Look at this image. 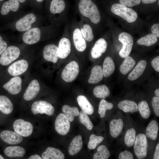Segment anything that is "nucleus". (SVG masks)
Wrapping results in <instances>:
<instances>
[{"label": "nucleus", "mask_w": 159, "mask_h": 159, "mask_svg": "<svg viewBox=\"0 0 159 159\" xmlns=\"http://www.w3.org/2000/svg\"><path fill=\"white\" fill-rule=\"evenodd\" d=\"M78 9L81 15L89 19L93 23L96 24L100 21L99 11L92 0H80L78 4Z\"/></svg>", "instance_id": "f257e3e1"}, {"label": "nucleus", "mask_w": 159, "mask_h": 159, "mask_svg": "<svg viewBox=\"0 0 159 159\" xmlns=\"http://www.w3.org/2000/svg\"><path fill=\"white\" fill-rule=\"evenodd\" d=\"M111 10L113 14L121 17L129 23L135 22L137 18L138 14L135 11L120 4H113Z\"/></svg>", "instance_id": "f03ea898"}, {"label": "nucleus", "mask_w": 159, "mask_h": 159, "mask_svg": "<svg viewBox=\"0 0 159 159\" xmlns=\"http://www.w3.org/2000/svg\"><path fill=\"white\" fill-rule=\"evenodd\" d=\"M148 143L146 135L143 133L138 135L134 144V150L138 159L145 158L147 155Z\"/></svg>", "instance_id": "7ed1b4c3"}, {"label": "nucleus", "mask_w": 159, "mask_h": 159, "mask_svg": "<svg viewBox=\"0 0 159 159\" xmlns=\"http://www.w3.org/2000/svg\"><path fill=\"white\" fill-rule=\"evenodd\" d=\"M118 39L123 45L119 54L120 57L125 58L129 56L131 52L133 44V39L129 34L122 32L119 34Z\"/></svg>", "instance_id": "20e7f679"}, {"label": "nucleus", "mask_w": 159, "mask_h": 159, "mask_svg": "<svg viewBox=\"0 0 159 159\" xmlns=\"http://www.w3.org/2000/svg\"><path fill=\"white\" fill-rule=\"evenodd\" d=\"M20 54V50L18 47L9 46L1 54L0 64L3 66L8 65L18 58Z\"/></svg>", "instance_id": "39448f33"}, {"label": "nucleus", "mask_w": 159, "mask_h": 159, "mask_svg": "<svg viewBox=\"0 0 159 159\" xmlns=\"http://www.w3.org/2000/svg\"><path fill=\"white\" fill-rule=\"evenodd\" d=\"M79 72V66L76 61H71L65 67L62 73V79L67 82L74 80Z\"/></svg>", "instance_id": "423d86ee"}, {"label": "nucleus", "mask_w": 159, "mask_h": 159, "mask_svg": "<svg viewBox=\"0 0 159 159\" xmlns=\"http://www.w3.org/2000/svg\"><path fill=\"white\" fill-rule=\"evenodd\" d=\"M13 127L15 132L22 137H27L32 133L33 127L30 122L19 119L14 122Z\"/></svg>", "instance_id": "0eeeda50"}, {"label": "nucleus", "mask_w": 159, "mask_h": 159, "mask_svg": "<svg viewBox=\"0 0 159 159\" xmlns=\"http://www.w3.org/2000/svg\"><path fill=\"white\" fill-rule=\"evenodd\" d=\"M31 111L33 114H45L52 115L54 112V109L49 102L43 100L37 101L34 102L31 106Z\"/></svg>", "instance_id": "6e6552de"}, {"label": "nucleus", "mask_w": 159, "mask_h": 159, "mask_svg": "<svg viewBox=\"0 0 159 159\" xmlns=\"http://www.w3.org/2000/svg\"><path fill=\"white\" fill-rule=\"evenodd\" d=\"M54 126L56 131L59 134L64 135L69 132L70 124L65 115L60 113L57 115L55 119Z\"/></svg>", "instance_id": "1a4fd4ad"}, {"label": "nucleus", "mask_w": 159, "mask_h": 159, "mask_svg": "<svg viewBox=\"0 0 159 159\" xmlns=\"http://www.w3.org/2000/svg\"><path fill=\"white\" fill-rule=\"evenodd\" d=\"M29 67V64L26 60L21 59L11 64L8 69V72L11 76H18L25 72Z\"/></svg>", "instance_id": "9d476101"}, {"label": "nucleus", "mask_w": 159, "mask_h": 159, "mask_svg": "<svg viewBox=\"0 0 159 159\" xmlns=\"http://www.w3.org/2000/svg\"><path fill=\"white\" fill-rule=\"evenodd\" d=\"M22 80L19 76H15L3 85V87L10 94L16 95L19 93L22 88Z\"/></svg>", "instance_id": "9b49d317"}, {"label": "nucleus", "mask_w": 159, "mask_h": 159, "mask_svg": "<svg viewBox=\"0 0 159 159\" xmlns=\"http://www.w3.org/2000/svg\"><path fill=\"white\" fill-rule=\"evenodd\" d=\"M36 17L33 13L28 14L18 20L16 23V27L20 32L27 31L30 29L32 24L36 20Z\"/></svg>", "instance_id": "f8f14e48"}, {"label": "nucleus", "mask_w": 159, "mask_h": 159, "mask_svg": "<svg viewBox=\"0 0 159 159\" xmlns=\"http://www.w3.org/2000/svg\"><path fill=\"white\" fill-rule=\"evenodd\" d=\"M0 136L4 142L10 145L18 144L23 140V137L21 135L15 131L9 130L2 131Z\"/></svg>", "instance_id": "ddd939ff"}, {"label": "nucleus", "mask_w": 159, "mask_h": 159, "mask_svg": "<svg viewBox=\"0 0 159 159\" xmlns=\"http://www.w3.org/2000/svg\"><path fill=\"white\" fill-rule=\"evenodd\" d=\"M40 90V85L36 79L32 80L29 84L23 95L24 99L26 101L33 99L37 95Z\"/></svg>", "instance_id": "4468645a"}, {"label": "nucleus", "mask_w": 159, "mask_h": 159, "mask_svg": "<svg viewBox=\"0 0 159 159\" xmlns=\"http://www.w3.org/2000/svg\"><path fill=\"white\" fill-rule=\"evenodd\" d=\"M44 58L47 61L55 63L59 57L58 47L54 44H49L46 46L43 52Z\"/></svg>", "instance_id": "2eb2a0df"}, {"label": "nucleus", "mask_w": 159, "mask_h": 159, "mask_svg": "<svg viewBox=\"0 0 159 159\" xmlns=\"http://www.w3.org/2000/svg\"><path fill=\"white\" fill-rule=\"evenodd\" d=\"M41 32L37 27L30 29L23 35L22 39L24 42L28 44H35L38 42L40 39Z\"/></svg>", "instance_id": "dca6fc26"}, {"label": "nucleus", "mask_w": 159, "mask_h": 159, "mask_svg": "<svg viewBox=\"0 0 159 159\" xmlns=\"http://www.w3.org/2000/svg\"><path fill=\"white\" fill-rule=\"evenodd\" d=\"M107 46V43L104 39L101 38L98 39L91 49V54L92 57L94 59L100 57L106 51Z\"/></svg>", "instance_id": "f3484780"}, {"label": "nucleus", "mask_w": 159, "mask_h": 159, "mask_svg": "<svg viewBox=\"0 0 159 159\" xmlns=\"http://www.w3.org/2000/svg\"><path fill=\"white\" fill-rule=\"evenodd\" d=\"M72 37L76 49L79 52H83L87 47L86 41L83 38L80 28H75L72 32Z\"/></svg>", "instance_id": "a211bd4d"}, {"label": "nucleus", "mask_w": 159, "mask_h": 159, "mask_svg": "<svg viewBox=\"0 0 159 159\" xmlns=\"http://www.w3.org/2000/svg\"><path fill=\"white\" fill-rule=\"evenodd\" d=\"M59 57L64 59L69 54L71 50V44L69 40L67 38L64 37L59 41L58 46Z\"/></svg>", "instance_id": "6ab92c4d"}, {"label": "nucleus", "mask_w": 159, "mask_h": 159, "mask_svg": "<svg viewBox=\"0 0 159 159\" xmlns=\"http://www.w3.org/2000/svg\"><path fill=\"white\" fill-rule=\"evenodd\" d=\"M147 65V62L145 60L140 61L128 76V79L131 81L135 80L138 78L143 73Z\"/></svg>", "instance_id": "aec40b11"}, {"label": "nucleus", "mask_w": 159, "mask_h": 159, "mask_svg": "<svg viewBox=\"0 0 159 159\" xmlns=\"http://www.w3.org/2000/svg\"><path fill=\"white\" fill-rule=\"evenodd\" d=\"M123 126V122L121 119L112 120L110 124V131L112 136L114 138L118 137L122 130Z\"/></svg>", "instance_id": "412c9836"}, {"label": "nucleus", "mask_w": 159, "mask_h": 159, "mask_svg": "<svg viewBox=\"0 0 159 159\" xmlns=\"http://www.w3.org/2000/svg\"><path fill=\"white\" fill-rule=\"evenodd\" d=\"M43 159H64V154L59 150L53 147H49L42 154Z\"/></svg>", "instance_id": "4be33fe9"}, {"label": "nucleus", "mask_w": 159, "mask_h": 159, "mask_svg": "<svg viewBox=\"0 0 159 159\" xmlns=\"http://www.w3.org/2000/svg\"><path fill=\"white\" fill-rule=\"evenodd\" d=\"M4 153L10 158L22 157L25 153V150L20 146H11L6 148L4 150Z\"/></svg>", "instance_id": "5701e85b"}, {"label": "nucleus", "mask_w": 159, "mask_h": 159, "mask_svg": "<svg viewBox=\"0 0 159 159\" xmlns=\"http://www.w3.org/2000/svg\"><path fill=\"white\" fill-rule=\"evenodd\" d=\"M78 103L81 109L87 115H92L94 112L93 106L84 96L80 95L77 98Z\"/></svg>", "instance_id": "b1692460"}, {"label": "nucleus", "mask_w": 159, "mask_h": 159, "mask_svg": "<svg viewBox=\"0 0 159 159\" xmlns=\"http://www.w3.org/2000/svg\"><path fill=\"white\" fill-rule=\"evenodd\" d=\"M103 77L101 66L96 65L92 69L88 82L90 84L97 83L101 81Z\"/></svg>", "instance_id": "393cba45"}, {"label": "nucleus", "mask_w": 159, "mask_h": 159, "mask_svg": "<svg viewBox=\"0 0 159 159\" xmlns=\"http://www.w3.org/2000/svg\"><path fill=\"white\" fill-rule=\"evenodd\" d=\"M118 107L120 109L126 113H133L138 110L136 103L129 100H124L120 101L118 104Z\"/></svg>", "instance_id": "a878e982"}, {"label": "nucleus", "mask_w": 159, "mask_h": 159, "mask_svg": "<svg viewBox=\"0 0 159 159\" xmlns=\"http://www.w3.org/2000/svg\"><path fill=\"white\" fill-rule=\"evenodd\" d=\"M82 147V136L78 135L72 140L68 148V153L71 155H76L81 149Z\"/></svg>", "instance_id": "bb28decb"}, {"label": "nucleus", "mask_w": 159, "mask_h": 159, "mask_svg": "<svg viewBox=\"0 0 159 159\" xmlns=\"http://www.w3.org/2000/svg\"><path fill=\"white\" fill-rule=\"evenodd\" d=\"M19 3L18 0H9L5 2L2 5L1 14L3 15L7 14L10 11L15 12L19 9Z\"/></svg>", "instance_id": "cd10ccee"}, {"label": "nucleus", "mask_w": 159, "mask_h": 159, "mask_svg": "<svg viewBox=\"0 0 159 159\" xmlns=\"http://www.w3.org/2000/svg\"><path fill=\"white\" fill-rule=\"evenodd\" d=\"M159 130L158 125L157 121L152 120L146 127V134L147 137L153 140L157 138Z\"/></svg>", "instance_id": "c85d7f7f"}, {"label": "nucleus", "mask_w": 159, "mask_h": 159, "mask_svg": "<svg viewBox=\"0 0 159 159\" xmlns=\"http://www.w3.org/2000/svg\"><path fill=\"white\" fill-rule=\"evenodd\" d=\"M13 110V104L6 96L0 95V111L5 114L11 113Z\"/></svg>", "instance_id": "c756f323"}, {"label": "nucleus", "mask_w": 159, "mask_h": 159, "mask_svg": "<svg viewBox=\"0 0 159 159\" xmlns=\"http://www.w3.org/2000/svg\"><path fill=\"white\" fill-rule=\"evenodd\" d=\"M115 65L111 57H107L105 59L102 68L103 75L104 77L110 76L115 69Z\"/></svg>", "instance_id": "7c9ffc66"}, {"label": "nucleus", "mask_w": 159, "mask_h": 159, "mask_svg": "<svg viewBox=\"0 0 159 159\" xmlns=\"http://www.w3.org/2000/svg\"><path fill=\"white\" fill-rule=\"evenodd\" d=\"M135 64V60L131 57L128 56L125 58L120 65V71L122 74L125 75L131 70Z\"/></svg>", "instance_id": "2f4dec72"}, {"label": "nucleus", "mask_w": 159, "mask_h": 159, "mask_svg": "<svg viewBox=\"0 0 159 159\" xmlns=\"http://www.w3.org/2000/svg\"><path fill=\"white\" fill-rule=\"evenodd\" d=\"M93 93L96 97L104 99L110 95V92L108 87L103 85L95 87L93 90Z\"/></svg>", "instance_id": "473e14b6"}, {"label": "nucleus", "mask_w": 159, "mask_h": 159, "mask_svg": "<svg viewBox=\"0 0 159 159\" xmlns=\"http://www.w3.org/2000/svg\"><path fill=\"white\" fill-rule=\"evenodd\" d=\"M65 8V4L64 0H52L51 2L50 11L52 14H60Z\"/></svg>", "instance_id": "72a5a7b5"}, {"label": "nucleus", "mask_w": 159, "mask_h": 159, "mask_svg": "<svg viewBox=\"0 0 159 159\" xmlns=\"http://www.w3.org/2000/svg\"><path fill=\"white\" fill-rule=\"evenodd\" d=\"M62 110L64 114L70 122L73 121L74 117L79 115V110L76 107H71L67 105H64L62 107Z\"/></svg>", "instance_id": "f704fd0d"}, {"label": "nucleus", "mask_w": 159, "mask_h": 159, "mask_svg": "<svg viewBox=\"0 0 159 159\" xmlns=\"http://www.w3.org/2000/svg\"><path fill=\"white\" fill-rule=\"evenodd\" d=\"M157 41L158 38L150 34L139 39L137 43L139 45L149 47L155 44Z\"/></svg>", "instance_id": "c9c22d12"}, {"label": "nucleus", "mask_w": 159, "mask_h": 159, "mask_svg": "<svg viewBox=\"0 0 159 159\" xmlns=\"http://www.w3.org/2000/svg\"><path fill=\"white\" fill-rule=\"evenodd\" d=\"M80 29L83 38L86 42H91L93 40L94 34L92 29L89 24H84Z\"/></svg>", "instance_id": "e433bc0d"}, {"label": "nucleus", "mask_w": 159, "mask_h": 159, "mask_svg": "<svg viewBox=\"0 0 159 159\" xmlns=\"http://www.w3.org/2000/svg\"><path fill=\"white\" fill-rule=\"evenodd\" d=\"M136 132L133 128H130L126 131L124 136V142L128 147L132 146L136 139Z\"/></svg>", "instance_id": "4c0bfd02"}, {"label": "nucleus", "mask_w": 159, "mask_h": 159, "mask_svg": "<svg viewBox=\"0 0 159 159\" xmlns=\"http://www.w3.org/2000/svg\"><path fill=\"white\" fill-rule=\"evenodd\" d=\"M110 153L107 147L102 145L97 149V152L94 155V159H107L110 156Z\"/></svg>", "instance_id": "58836bf2"}, {"label": "nucleus", "mask_w": 159, "mask_h": 159, "mask_svg": "<svg viewBox=\"0 0 159 159\" xmlns=\"http://www.w3.org/2000/svg\"><path fill=\"white\" fill-rule=\"evenodd\" d=\"M113 107L112 103L109 102L104 99H102L100 102L98 110L100 117L104 118L105 116L106 110L112 109Z\"/></svg>", "instance_id": "ea45409f"}, {"label": "nucleus", "mask_w": 159, "mask_h": 159, "mask_svg": "<svg viewBox=\"0 0 159 159\" xmlns=\"http://www.w3.org/2000/svg\"><path fill=\"white\" fill-rule=\"evenodd\" d=\"M138 107V110L142 117L145 119L148 118L150 115V110L147 102L145 100L141 101Z\"/></svg>", "instance_id": "a19ab883"}, {"label": "nucleus", "mask_w": 159, "mask_h": 159, "mask_svg": "<svg viewBox=\"0 0 159 159\" xmlns=\"http://www.w3.org/2000/svg\"><path fill=\"white\" fill-rule=\"evenodd\" d=\"M79 118L80 123L84 125L89 130H91L93 125L87 114L83 110L79 112Z\"/></svg>", "instance_id": "79ce46f5"}, {"label": "nucleus", "mask_w": 159, "mask_h": 159, "mask_svg": "<svg viewBox=\"0 0 159 159\" xmlns=\"http://www.w3.org/2000/svg\"><path fill=\"white\" fill-rule=\"evenodd\" d=\"M104 139L102 136L91 134L90 137L88 144V148L90 150L95 149L98 144L103 141Z\"/></svg>", "instance_id": "37998d69"}, {"label": "nucleus", "mask_w": 159, "mask_h": 159, "mask_svg": "<svg viewBox=\"0 0 159 159\" xmlns=\"http://www.w3.org/2000/svg\"><path fill=\"white\" fill-rule=\"evenodd\" d=\"M151 104L155 115L159 117V98L156 96L153 97L152 100Z\"/></svg>", "instance_id": "c03bdc74"}, {"label": "nucleus", "mask_w": 159, "mask_h": 159, "mask_svg": "<svg viewBox=\"0 0 159 159\" xmlns=\"http://www.w3.org/2000/svg\"><path fill=\"white\" fill-rule=\"evenodd\" d=\"M141 0H120V4L128 7H133L139 4Z\"/></svg>", "instance_id": "a18cd8bd"}, {"label": "nucleus", "mask_w": 159, "mask_h": 159, "mask_svg": "<svg viewBox=\"0 0 159 159\" xmlns=\"http://www.w3.org/2000/svg\"><path fill=\"white\" fill-rule=\"evenodd\" d=\"M119 159H133L134 155L130 151L124 150L119 154L118 156Z\"/></svg>", "instance_id": "49530a36"}, {"label": "nucleus", "mask_w": 159, "mask_h": 159, "mask_svg": "<svg viewBox=\"0 0 159 159\" xmlns=\"http://www.w3.org/2000/svg\"><path fill=\"white\" fill-rule=\"evenodd\" d=\"M151 64L153 69L157 72H159V56L154 58L151 62Z\"/></svg>", "instance_id": "de8ad7c7"}, {"label": "nucleus", "mask_w": 159, "mask_h": 159, "mask_svg": "<svg viewBox=\"0 0 159 159\" xmlns=\"http://www.w3.org/2000/svg\"><path fill=\"white\" fill-rule=\"evenodd\" d=\"M152 34L156 37H159V24H155L153 25L151 28Z\"/></svg>", "instance_id": "09e8293b"}, {"label": "nucleus", "mask_w": 159, "mask_h": 159, "mask_svg": "<svg viewBox=\"0 0 159 159\" xmlns=\"http://www.w3.org/2000/svg\"><path fill=\"white\" fill-rule=\"evenodd\" d=\"M7 47V43L3 40L2 37L0 36V55Z\"/></svg>", "instance_id": "8fccbe9b"}, {"label": "nucleus", "mask_w": 159, "mask_h": 159, "mask_svg": "<svg viewBox=\"0 0 159 159\" xmlns=\"http://www.w3.org/2000/svg\"><path fill=\"white\" fill-rule=\"evenodd\" d=\"M154 159H159V143H158L156 145L155 152L153 157Z\"/></svg>", "instance_id": "3c124183"}, {"label": "nucleus", "mask_w": 159, "mask_h": 159, "mask_svg": "<svg viewBox=\"0 0 159 159\" xmlns=\"http://www.w3.org/2000/svg\"><path fill=\"white\" fill-rule=\"evenodd\" d=\"M28 159H42V158L39 155L37 154H34L28 158Z\"/></svg>", "instance_id": "603ef678"}, {"label": "nucleus", "mask_w": 159, "mask_h": 159, "mask_svg": "<svg viewBox=\"0 0 159 159\" xmlns=\"http://www.w3.org/2000/svg\"><path fill=\"white\" fill-rule=\"evenodd\" d=\"M157 0H141L142 2L145 4H150L153 3Z\"/></svg>", "instance_id": "864d4df0"}, {"label": "nucleus", "mask_w": 159, "mask_h": 159, "mask_svg": "<svg viewBox=\"0 0 159 159\" xmlns=\"http://www.w3.org/2000/svg\"><path fill=\"white\" fill-rule=\"evenodd\" d=\"M154 94L156 97L159 98V89L158 88L154 91Z\"/></svg>", "instance_id": "5fc2aeb1"}, {"label": "nucleus", "mask_w": 159, "mask_h": 159, "mask_svg": "<svg viewBox=\"0 0 159 159\" xmlns=\"http://www.w3.org/2000/svg\"><path fill=\"white\" fill-rule=\"evenodd\" d=\"M21 3H23L26 1V0H18Z\"/></svg>", "instance_id": "6e6d98bb"}, {"label": "nucleus", "mask_w": 159, "mask_h": 159, "mask_svg": "<svg viewBox=\"0 0 159 159\" xmlns=\"http://www.w3.org/2000/svg\"><path fill=\"white\" fill-rule=\"evenodd\" d=\"M37 1L39 2H41L43 1L44 0H36Z\"/></svg>", "instance_id": "4d7b16f0"}, {"label": "nucleus", "mask_w": 159, "mask_h": 159, "mask_svg": "<svg viewBox=\"0 0 159 159\" xmlns=\"http://www.w3.org/2000/svg\"><path fill=\"white\" fill-rule=\"evenodd\" d=\"M4 159V158L1 155H0V159Z\"/></svg>", "instance_id": "13d9d810"}, {"label": "nucleus", "mask_w": 159, "mask_h": 159, "mask_svg": "<svg viewBox=\"0 0 159 159\" xmlns=\"http://www.w3.org/2000/svg\"><path fill=\"white\" fill-rule=\"evenodd\" d=\"M159 1H158V5L159 4Z\"/></svg>", "instance_id": "bf43d9fd"}, {"label": "nucleus", "mask_w": 159, "mask_h": 159, "mask_svg": "<svg viewBox=\"0 0 159 159\" xmlns=\"http://www.w3.org/2000/svg\"><path fill=\"white\" fill-rule=\"evenodd\" d=\"M2 0H0V1H2Z\"/></svg>", "instance_id": "052dcab7"}]
</instances>
